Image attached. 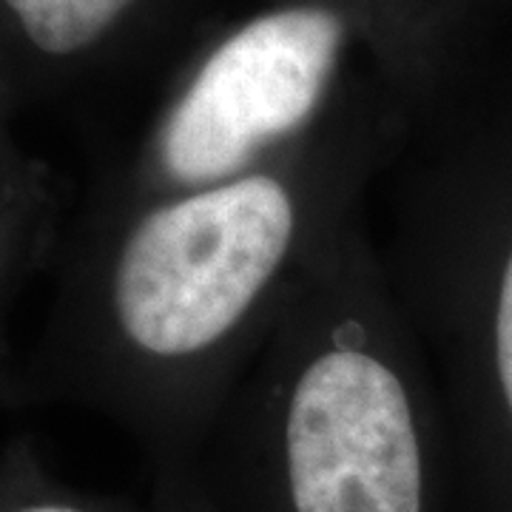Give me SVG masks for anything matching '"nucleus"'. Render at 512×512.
<instances>
[{"label":"nucleus","mask_w":512,"mask_h":512,"mask_svg":"<svg viewBox=\"0 0 512 512\" xmlns=\"http://www.w3.org/2000/svg\"><path fill=\"white\" fill-rule=\"evenodd\" d=\"M37 55L69 60L103 43L137 0H3Z\"/></svg>","instance_id":"obj_4"},{"label":"nucleus","mask_w":512,"mask_h":512,"mask_svg":"<svg viewBox=\"0 0 512 512\" xmlns=\"http://www.w3.org/2000/svg\"><path fill=\"white\" fill-rule=\"evenodd\" d=\"M342 43L345 20L328 6H288L245 23L202 60L140 154L80 188L163 197L265 165L311 134Z\"/></svg>","instance_id":"obj_3"},{"label":"nucleus","mask_w":512,"mask_h":512,"mask_svg":"<svg viewBox=\"0 0 512 512\" xmlns=\"http://www.w3.org/2000/svg\"><path fill=\"white\" fill-rule=\"evenodd\" d=\"M370 231L436 384L447 444L512 433V228L501 237L473 163L444 143L390 157Z\"/></svg>","instance_id":"obj_2"},{"label":"nucleus","mask_w":512,"mask_h":512,"mask_svg":"<svg viewBox=\"0 0 512 512\" xmlns=\"http://www.w3.org/2000/svg\"><path fill=\"white\" fill-rule=\"evenodd\" d=\"M387 160L308 134L197 191L77 188L12 402L114 421L165 467L197 461L299 276L370 205Z\"/></svg>","instance_id":"obj_1"},{"label":"nucleus","mask_w":512,"mask_h":512,"mask_svg":"<svg viewBox=\"0 0 512 512\" xmlns=\"http://www.w3.org/2000/svg\"><path fill=\"white\" fill-rule=\"evenodd\" d=\"M12 512H86L74 504H63V501H32V504H23L18 510Z\"/></svg>","instance_id":"obj_5"}]
</instances>
